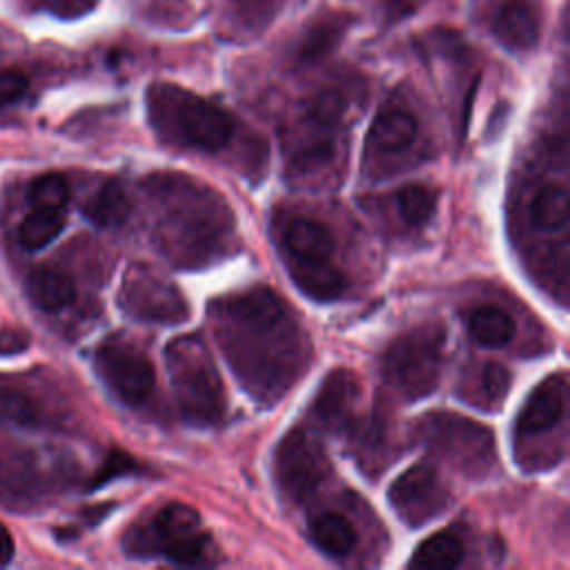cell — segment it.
<instances>
[{
	"label": "cell",
	"instance_id": "obj_1",
	"mask_svg": "<svg viewBox=\"0 0 570 570\" xmlns=\"http://www.w3.org/2000/svg\"><path fill=\"white\" fill-rule=\"evenodd\" d=\"M212 318L223 354L261 403H274L305 367V336L283 301L252 287L214 301Z\"/></svg>",
	"mask_w": 570,
	"mask_h": 570
},
{
	"label": "cell",
	"instance_id": "obj_2",
	"mask_svg": "<svg viewBox=\"0 0 570 570\" xmlns=\"http://www.w3.org/2000/svg\"><path fill=\"white\" fill-rule=\"evenodd\" d=\"M154 234L165 254L180 265H203L227 249L234 216L225 203L187 176H154Z\"/></svg>",
	"mask_w": 570,
	"mask_h": 570
},
{
	"label": "cell",
	"instance_id": "obj_3",
	"mask_svg": "<svg viewBox=\"0 0 570 570\" xmlns=\"http://www.w3.org/2000/svg\"><path fill=\"white\" fill-rule=\"evenodd\" d=\"M147 111L163 140L205 154L225 149L236 129L223 107L176 85H154L147 94Z\"/></svg>",
	"mask_w": 570,
	"mask_h": 570
},
{
	"label": "cell",
	"instance_id": "obj_4",
	"mask_svg": "<svg viewBox=\"0 0 570 570\" xmlns=\"http://www.w3.org/2000/svg\"><path fill=\"white\" fill-rule=\"evenodd\" d=\"M276 234L289 276L305 296L318 303L343 296L347 281L334 263L336 243L323 223L307 216H287Z\"/></svg>",
	"mask_w": 570,
	"mask_h": 570
},
{
	"label": "cell",
	"instance_id": "obj_5",
	"mask_svg": "<svg viewBox=\"0 0 570 570\" xmlns=\"http://www.w3.org/2000/svg\"><path fill=\"white\" fill-rule=\"evenodd\" d=\"M165 367L185 421L216 425L225 414V387L207 343L196 334L176 336L165 347Z\"/></svg>",
	"mask_w": 570,
	"mask_h": 570
},
{
	"label": "cell",
	"instance_id": "obj_6",
	"mask_svg": "<svg viewBox=\"0 0 570 570\" xmlns=\"http://www.w3.org/2000/svg\"><path fill=\"white\" fill-rule=\"evenodd\" d=\"M122 548L129 557H165L180 566H196L209 557L212 541L194 508L169 503L149 521L129 528Z\"/></svg>",
	"mask_w": 570,
	"mask_h": 570
},
{
	"label": "cell",
	"instance_id": "obj_7",
	"mask_svg": "<svg viewBox=\"0 0 570 570\" xmlns=\"http://www.w3.org/2000/svg\"><path fill=\"white\" fill-rule=\"evenodd\" d=\"M445 332L436 323L419 325L390 343L381 358L383 381L410 401L430 396L443 367Z\"/></svg>",
	"mask_w": 570,
	"mask_h": 570
},
{
	"label": "cell",
	"instance_id": "obj_8",
	"mask_svg": "<svg viewBox=\"0 0 570 570\" xmlns=\"http://www.w3.org/2000/svg\"><path fill=\"white\" fill-rule=\"evenodd\" d=\"M419 439L445 463L470 476H483L494 465L492 432L468 416L432 412L421 419Z\"/></svg>",
	"mask_w": 570,
	"mask_h": 570
},
{
	"label": "cell",
	"instance_id": "obj_9",
	"mask_svg": "<svg viewBox=\"0 0 570 570\" xmlns=\"http://www.w3.org/2000/svg\"><path fill=\"white\" fill-rule=\"evenodd\" d=\"M118 301L122 312L140 323H180L189 314L180 289L147 265L127 269Z\"/></svg>",
	"mask_w": 570,
	"mask_h": 570
},
{
	"label": "cell",
	"instance_id": "obj_10",
	"mask_svg": "<svg viewBox=\"0 0 570 570\" xmlns=\"http://www.w3.org/2000/svg\"><path fill=\"white\" fill-rule=\"evenodd\" d=\"M274 474L292 501L307 499L330 474V461L316 434L307 428L289 430L276 448Z\"/></svg>",
	"mask_w": 570,
	"mask_h": 570
},
{
	"label": "cell",
	"instance_id": "obj_11",
	"mask_svg": "<svg viewBox=\"0 0 570 570\" xmlns=\"http://www.w3.org/2000/svg\"><path fill=\"white\" fill-rule=\"evenodd\" d=\"M343 98L327 89L312 98L303 116V129L289 145V165L294 171H314L334 154V136L343 116Z\"/></svg>",
	"mask_w": 570,
	"mask_h": 570
},
{
	"label": "cell",
	"instance_id": "obj_12",
	"mask_svg": "<svg viewBox=\"0 0 570 570\" xmlns=\"http://www.w3.org/2000/svg\"><path fill=\"white\" fill-rule=\"evenodd\" d=\"M94 367L107 390L125 405H142L154 390L151 361L127 343H102L96 350Z\"/></svg>",
	"mask_w": 570,
	"mask_h": 570
},
{
	"label": "cell",
	"instance_id": "obj_13",
	"mask_svg": "<svg viewBox=\"0 0 570 570\" xmlns=\"http://www.w3.org/2000/svg\"><path fill=\"white\" fill-rule=\"evenodd\" d=\"M387 499L403 523L419 528L445 510L450 494L436 468L421 461L394 479Z\"/></svg>",
	"mask_w": 570,
	"mask_h": 570
},
{
	"label": "cell",
	"instance_id": "obj_14",
	"mask_svg": "<svg viewBox=\"0 0 570 570\" xmlns=\"http://www.w3.org/2000/svg\"><path fill=\"white\" fill-rule=\"evenodd\" d=\"M568 381L563 374H550L525 399L521 414L514 423L519 439H530L552 430L566 414Z\"/></svg>",
	"mask_w": 570,
	"mask_h": 570
},
{
	"label": "cell",
	"instance_id": "obj_15",
	"mask_svg": "<svg viewBox=\"0 0 570 570\" xmlns=\"http://www.w3.org/2000/svg\"><path fill=\"white\" fill-rule=\"evenodd\" d=\"M356 403V381L350 370H332L314 399V416L327 430H352V410Z\"/></svg>",
	"mask_w": 570,
	"mask_h": 570
},
{
	"label": "cell",
	"instance_id": "obj_16",
	"mask_svg": "<svg viewBox=\"0 0 570 570\" xmlns=\"http://www.w3.org/2000/svg\"><path fill=\"white\" fill-rule=\"evenodd\" d=\"M494 38L510 51H528L539 42L541 18L528 0H505L492 18Z\"/></svg>",
	"mask_w": 570,
	"mask_h": 570
},
{
	"label": "cell",
	"instance_id": "obj_17",
	"mask_svg": "<svg viewBox=\"0 0 570 570\" xmlns=\"http://www.w3.org/2000/svg\"><path fill=\"white\" fill-rule=\"evenodd\" d=\"M414 138H416V118L412 116V111L396 105L383 107L374 116L367 134V142L383 154H399L407 149Z\"/></svg>",
	"mask_w": 570,
	"mask_h": 570
},
{
	"label": "cell",
	"instance_id": "obj_18",
	"mask_svg": "<svg viewBox=\"0 0 570 570\" xmlns=\"http://www.w3.org/2000/svg\"><path fill=\"white\" fill-rule=\"evenodd\" d=\"M309 539L327 557H347L356 546V530L341 512L325 510L309 519Z\"/></svg>",
	"mask_w": 570,
	"mask_h": 570
},
{
	"label": "cell",
	"instance_id": "obj_19",
	"mask_svg": "<svg viewBox=\"0 0 570 570\" xmlns=\"http://www.w3.org/2000/svg\"><path fill=\"white\" fill-rule=\"evenodd\" d=\"M131 212L129 196L118 180H105L85 203V216L96 227H118Z\"/></svg>",
	"mask_w": 570,
	"mask_h": 570
},
{
	"label": "cell",
	"instance_id": "obj_20",
	"mask_svg": "<svg viewBox=\"0 0 570 570\" xmlns=\"http://www.w3.org/2000/svg\"><path fill=\"white\" fill-rule=\"evenodd\" d=\"M27 294L40 309L58 312L76 298V285L60 269H38L27 281Z\"/></svg>",
	"mask_w": 570,
	"mask_h": 570
},
{
	"label": "cell",
	"instance_id": "obj_21",
	"mask_svg": "<svg viewBox=\"0 0 570 570\" xmlns=\"http://www.w3.org/2000/svg\"><path fill=\"white\" fill-rule=\"evenodd\" d=\"M465 548L461 537L454 530L434 532L425 539L412 554L410 568H425V570H448L456 568L463 561Z\"/></svg>",
	"mask_w": 570,
	"mask_h": 570
},
{
	"label": "cell",
	"instance_id": "obj_22",
	"mask_svg": "<svg viewBox=\"0 0 570 570\" xmlns=\"http://www.w3.org/2000/svg\"><path fill=\"white\" fill-rule=\"evenodd\" d=\"M514 321L508 312L494 305H483L476 307L468 316V332L470 336L488 350H499L508 345L514 338Z\"/></svg>",
	"mask_w": 570,
	"mask_h": 570
},
{
	"label": "cell",
	"instance_id": "obj_23",
	"mask_svg": "<svg viewBox=\"0 0 570 570\" xmlns=\"http://www.w3.org/2000/svg\"><path fill=\"white\" fill-rule=\"evenodd\" d=\"M65 223V209H33L18 227V243L29 252L45 249L60 236Z\"/></svg>",
	"mask_w": 570,
	"mask_h": 570
},
{
	"label": "cell",
	"instance_id": "obj_24",
	"mask_svg": "<svg viewBox=\"0 0 570 570\" xmlns=\"http://www.w3.org/2000/svg\"><path fill=\"white\" fill-rule=\"evenodd\" d=\"M530 220L537 229L550 232L568 223V191L563 185L550 183L537 189L530 200Z\"/></svg>",
	"mask_w": 570,
	"mask_h": 570
},
{
	"label": "cell",
	"instance_id": "obj_25",
	"mask_svg": "<svg viewBox=\"0 0 570 570\" xmlns=\"http://www.w3.org/2000/svg\"><path fill=\"white\" fill-rule=\"evenodd\" d=\"M396 209L410 227H423L436 209V196L425 185H405L396 191Z\"/></svg>",
	"mask_w": 570,
	"mask_h": 570
},
{
	"label": "cell",
	"instance_id": "obj_26",
	"mask_svg": "<svg viewBox=\"0 0 570 570\" xmlns=\"http://www.w3.org/2000/svg\"><path fill=\"white\" fill-rule=\"evenodd\" d=\"M472 390H474V396H470L468 401L474 405H481L483 410H492L503 403L510 390V372L499 363H485L479 370V376Z\"/></svg>",
	"mask_w": 570,
	"mask_h": 570
},
{
	"label": "cell",
	"instance_id": "obj_27",
	"mask_svg": "<svg viewBox=\"0 0 570 570\" xmlns=\"http://www.w3.org/2000/svg\"><path fill=\"white\" fill-rule=\"evenodd\" d=\"M0 421L29 428L40 421V407L29 392L13 385H0Z\"/></svg>",
	"mask_w": 570,
	"mask_h": 570
},
{
	"label": "cell",
	"instance_id": "obj_28",
	"mask_svg": "<svg viewBox=\"0 0 570 570\" xmlns=\"http://www.w3.org/2000/svg\"><path fill=\"white\" fill-rule=\"evenodd\" d=\"M27 198L33 209H65L69 200V183L62 174H42L29 183Z\"/></svg>",
	"mask_w": 570,
	"mask_h": 570
},
{
	"label": "cell",
	"instance_id": "obj_29",
	"mask_svg": "<svg viewBox=\"0 0 570 570\" xmlns=\"http://www.w3.org/2000/svg\"><path fill=\"white\" fill-rule=\"evenodd\" d=\"M343 29L345 27H343L341 18L321 20L318 24H314L305 33V38H303V42L298 47V58L305 60V62H314V60L327 56L338 45V40L343 36Z\"/></svg>",
	"mask_w": 570,
	"mask_h": 570
},
{
	"label": "cell",
	"instance_id": "obj_30",
	"mask_svg": "<svg viewBox=\"0 0 570 570\" xmlns=\"http://www.w3.org/2000/svg\"><path fill=\"white\" fill-rule=\"evenodd\" d=\"M27 87H29V80L24 73L16 69H2L0 71V107L20 100L27 94Z\"/></svg>",
	"mask_w": 570,
	"mask_h": 570
},
{
	"label": "cell",
	"instance_id": "obj_31",
	"mask_svg": "<svg viewBox=\"0 0 570 570\" xmlns=\"http://www.w3.org/2000/svg\"><path fill=\"white\" fill-rule=\"evenodd\" d=\"M131 470H136V461H131L127 454L114 452V454L105 461V468H102V472L96 476V483H94L91 488H96V485H100V483L114 479L116 474H129Z\"/></svg>",
	"mask_w": 570,
	"mask_h": 570
},
{
	"label": "cell",
	"instance_id": "obj_32",
	"mask_svg": "<svg viewBox=\"0 0 570 570\" xmlns=\"http://www.w3.org/2000/svg\"><path fill=\"white\" fill-rule=\"evenodd\" d=\"M29 343V336H24L22 332L16 330H0V354H13L24 350Z\"/></svg>",
	"mask_w": 570,
	"mask_h": 570
},
{
	"label": "cell",
	"instance_id": "obj_33",
	"mask_svg": "<svg viewBox=\"0 0 570 570\" xmlns=\"http://www.w3.org/2000/svg\"><path fill=\"white\" fill-rule=\"evenodd\" d=\"M13 552H16L13 537H11V532L7 530V525L0 523V566H7V563L13 559Z\"/></svg>",
	"mask_w": 570,
	"mask_h": 570
}]
</instances>
